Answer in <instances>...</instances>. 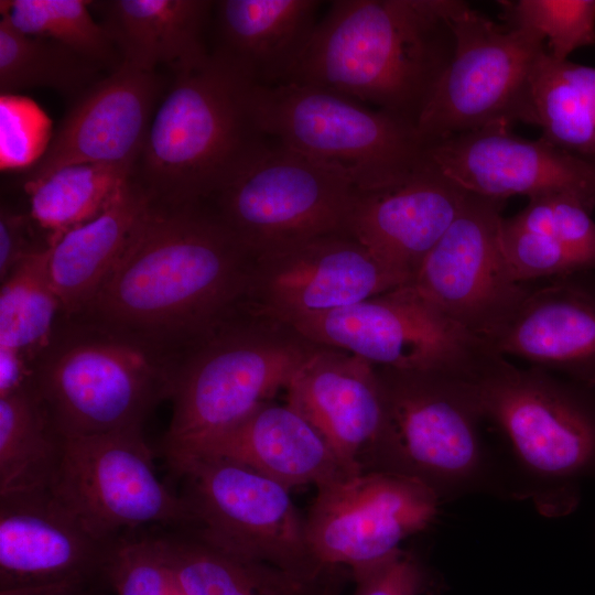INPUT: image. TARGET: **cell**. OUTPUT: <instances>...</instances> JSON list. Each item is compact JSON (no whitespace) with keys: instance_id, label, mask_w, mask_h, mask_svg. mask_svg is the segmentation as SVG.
Wrapping results in <instances>:
<instances>
[{"instance_id":"43","label":"cell","mask_w":595,"mask_h":595,"mask_svg":"<svg viewBox=\"0 0 595 595\" xmlns=\"http://www.w3.org/2000/svg\"><path fill=\"white\" fill-rule=\"evenodd\" d=\"M591 160L594 161V163H595V158H593V159H591Z\"/></svg>"},{"instance_id":"33","label":"cell","mask_w":595,"mask_h":595,"mask_svg":"<svg viewBox=\"0 0 595 595\" xmlns=\"http://www.w3.org/2000/svg\"><path fill=\"white\" fill-rule=\"evenodd\" d=\"M1 17L21 33L56 41L110 72L122 61L110 35L84 0L1 1Z\"/></svg>"},{"instance_id":"10","label":"cell","mask_w":595,"mask_h":595,"mask_svg":"<svg viewBox=\"0 0 595 595\" xmlns=\"http://www.w3.org/2000/svg\"><path fill=\"white\" fill-rule=\"evenodd\" d=\"M167 462L185 482L181 496L192 520L186 531L231 554L306 580L343 569H325L316 561L305 518L286 487L224 458L184 456Z\"/></svg>"},{"instance_id":"16","label":"cell","mask_w":595,"mask_h":595,"mask_svg":"<svg viewBox=\"0 0 595 595\" xmlns=\"http://www.w3.org/2000/svg\"><path fill=\"white\" fill-rule=\"evenodd\" d=\"M405 284L346 235L292 242L253 259L242 309L283 323L348 306Z\"/></svg>"},{"instance_id":"11","label":"cell","mask_w":595,"mask_h":595,"mask_svg":"<svg viewBox=\"0 0 595 595\" xmlns=\"http://www.w3.org/2000/svg\"><path fill=\"white\" fill-rule=\"evenodd\" d=\"M359 192L343 170L269 139L208 202L255 258L292 242L346 235Z\"/></svg>"},{"instance_id":"30","label":"cell","mask_w":595,"mask_h":595,"mask_svg":"<svg viewBox=\"0 0 595 595\" xmlns=\"http://www.w3.org/2000/svg\"><path fill=\"white\" fill-rule=\"evenodd\" d=\"M132 175L118 165L76 163L23 185L30 216L52 246L66 231L102 213Z\"/></svg>"},{"instance_id":"23","label":"cell","mask_w":595,"mask_h":595,"mask_svg":"<svg viewBox=\"0 0 595 595\" xmlns=\"http://www.w3.org/2000/svg\"><path fill=\"white\" fill-rule=\"evenodd\" d=\"M165 458L228 459L288 489L324 485L347 474L317 431L288 403L267 401L229 428L193 444L163 451Z\"/></svg>"},{"instance_id":"32","label":"cell","mask_w":595,"mask_h":595,"mask_svg":"<svg viewBox=\"0 0 595 595\" xmlns=\"http://www.w3.org/2000/svg\"><path fill=\"white\" fill-rule=\"evenodd\" d=\"M102 71L56 41L19 32L1 17V95L43 87L76 99L104 77Z\"/></svg>"},{"instance_id":"27","label":"cell","mask_w":595,"mask_h":595,"mask_svg":"<svg viewBox=\"0 0 595 595\" xmlns=\"http://www.w3.org/2000/svg\"><path fill=\"white\" fill-rule=\"evenodd\" d=\"M166 567L184 595H340L350 580L340 569L306 580L221 550L190 531L161 534Z\"/></svg>"},{"instance_id":"1","label":"cell","mask_w":595,"mask_h":595,"mask_svg":"<svg viewBox=\"0 0 595 595\" xmlns=\"http://www.w3.org/2000/svg\"><path fill=\"white\" fill-rule=\"evenodd\" d=\"M253 256L210 202L151 203L78 316L180 353L242 310Z\"/></svg>"},{"instance_id":"28","label":"cell","mask_w":595,"mask_h":595,"mask_svg":"<svg viewBox=\"0 0 595 595\" xmlns=\"http://www.w3.org/2000/svg\"><path fill=\"white\" fill-rule=\"evenodd\" d=\"M62 442L35 388L0 398V496L51 489Z\"/></svg>"},{"instance_id":"25","label":"cell","mask_w":595,"mask_h":595,"mask_svg":"<svg viewBox=\"0 0 595 595\" xmlns=\"http://www.w3.org/2000/svg\"><path fill=\"white\" fill-rule=\"evenodd\" d=\"M214 4L209 0L93 1L122 63L145 72L166 66L173 75L210 58L205 34Z\"/></svg>"},{"instance_id":"24","label":"cell","mask_w":595,"mask_h":595,"mask_svg":"<svg viewBox=\"0 0 595 595\" xmlns=\"http://www.w3.org/2000/svg\"><path fill=\"white\" fill-rule=\"evenodd\" d=\"M318 0L215 1L210 54L255 86L286 80L318 22Z\"/></svg>"},{"instance_id":"21","label":"cell","mask_w":595,"mask_h":595,"mask_svg":"<svg viewBox=\"0 0 595 595\" xmlns=\"http://www.w3.org/2000/svg\"><path fill=\"white\" fill-rule=\"evenodd\" d=\"M576 277L530 283L517 310L486 344L508 359L595 390V288Z\"/></svg>"},{"instance_id":"20","label":"cell","mask_w":595,"mask_h":595,"mask_svg":"<svg viewBox=\"0 0 595 595\" xmlns=\"http://www.w3.org/2000/svg\"><path fill=\"white\" fill-rule=\"evenodd\" d=\"M286 394V403L317 431L347 474L368 470L385 420L372 364L318 345L291 378Z\"/></svg>"},{"instance_id":"14","label":"cell","mask_w":595,"mask_h":595,"mask_svg":"<svg viewBox=\"0 0 595 595\" xmlns=\"http://www.w3.org/2000/svg\"><path fill=\"white\" fill-rule=\"evenodd\" d=\"M316 488L304 516L310 549L323 567L349 573L393 555L440 510L432 488L397 473L344 475Z\"/></svg>"},{"instance_id":"34","label":"cell","mask_w":595,"mask_h":595,"mask_svg":"<svg viewBox=\"0 0 595 595\" xmlns=\"http://www.w3.org/2000/svg\"><path fill=\"white\" fill-rule=\"evenodd\" d=\"M499 6L506 25L542 35L554 60L566 61L577 48L595 44V0H517Z\"/></svg>"},{"instance_id":"37","label":"cell","mask_w":595,"mask_h":595,"mask_svg":"<svg viewBox=\"0 0 595 595\" xmlns=\"http://www.w3.org/2000/svg\"><path fill=\"white\" fill-rule=\"evenodd\" d=\"M501 245L509 269L519 283L530 284L594 269L581 255L542 234L501 223Z\"/></svg>"},{"instance_id":"6","label":"cell","mask_w":595,"mask_h":595,"mask_svg":"<svg viewBox=\"0 0 595 595\" xmlns=\"http://www.w3.org/2000/svg\"><path fill=\"white\" fill-rule=\"evenodd\" d=\"M484 420L507 441L544 515L554 496L595 470L594 389L536 367H519L490 348L472 372Z\"/></svg>"},{"instance_id":"18","label":"cell","mask_w":595,"mask_h":595,"mask_svg":"<svg viewBox=\"0 0 595 595\" xmlns=\"http://www.w3.org/2000/svg\"><path fill=\"white\" fill-rule=\"evenodd\" d=\"M429 161L463 191L505 201L566 194L595 207V163L543 138L528 140L504 125L452 136L428 145Z\"/></svg>"},{"instance_id":"35","label":"cell","mask_w":595,"mask_h":595,"mask_svg":"<svg viewBox=\"0 0 595 595\" xmlns=\"http://www.w3.org/2000/svg\"><path fill=\"white\" fill-rule=\"evenodd\" d=\"M591 212L571 195L550 194L529 198L522 210L505 219L512 227L558 240L595 268V221Z\"/></svg>"},{"instance_id":"26","label":"cell","mask_w":595,"mask_h":595,"mask_svg":"<svg viewBox=\"0 0 595 595\" xmlns=\"http://www.w3.org/2000/svg\"><path fill=\"white\" fill-rule=\"evenodd\" d=\"M150 204L130 177L108 207L61 236L51 247L52 285L65 318L80 315L122 256Z\"/></svg>"},{"instance_id":"36","label":"cell","mask_w":595,"mask_h":595,"mask_svg":"<svg viewBox=\"0 0 595 595\" xmlns=\"http://www.w3.org/2000/svg\"><path fill=\"white\" fill-rule=\"evenodd\" d=\"M104 577L115 595H166L169 572L160 537L128 532L115 539Z\"/></svg>"},{"instance_id":"17","label":"cell","mask_w":595,"mask_h":595,"mask_svg":"<svg viewBox=\"0 0 595 595\" xmlns=\"http://www.w3.org/2000/svg\"><path fill=\"white\" fill-rule=\"evenodd\" d=\"M110 543L95 537L50 489L2 495L0 595L85 589L104 576Z\"/></svg>"},{"instance_id":"41","label":"cell","mask_w":595,"mask_h":595,"mask_svg":"<svg viewBox=\"0 0 595 595\" xmlns=\"http://www.w3.org/2000/svg\"><path fill=\"white\" fill-rule=\"evenodd\" d=\"M169 572V570H167ZM166 595H184L180 588L176 586V584L174 583V581L172 580L171 575H170V572H169V583H167V591H166Z\"/></svg>"},{"instance_id":"4","label":"cell","mask_w":595,"mask_h":595,"mask_svg":"<svg viewBox=\"0 0 595 595\" xmlns=\"http://www.w3.org/2000/svg\"><path fill=\"white\" fill-rule=\"evenodd\" d=\"M178 353L83 318L60 321L34 387L61 436L142 429L172 390Z\"/></svg>"},{"instance_id":"29","label":"cell","mask_w":595,"mask_h":595,"mask_svg":"<svg viewBox=\"0 0 595 595\" xmlns=\"http://www.w3.org/2000/svg\"><path fill=\"white\" fill-rule=\"evenodd\" d=\"M534 126L551 144L595 158V67L542 54L532 76Z\"/></svg>"},{"instance_id":"22","label":"cell","mask_w":595,"mask_h":595,"mask_svg":"<svg viewBox=\"0 0 595 595\" xmlns=\"http://www.w3.org/2000/svg\"><path fill=\"white\" fill-rule=\"evenodd\" d=\"M467 194L428 159L420 171L400 185L359 192L346 235L407 284L455 220Z\"/></svg>"},{"instance_id":"13","label":"cell","mask_w":595,"mask_h":595,"mask_svg":"<svg viewBox=\"0 0 595 595\" xmlns=\"http://www.w3.org/2000/svg\"><path fill=\"white\" fill-rule=\"evenodd\" d=\"M285 324L310 342L393 369L472 372L486 343L457 326L409 284Z\"/></svg>"},{"instance_id":"2","label":"cell","mask_w":595,"mask_h":595,"mask_svg":"<svg viewBox=\"0 0 595 595\" xmlns=\"http://www.w3.org/2000/svg\"><path fill=\"white\" fill-rule=\"evenodd\" d=\"M461 0H335L284 83L316 85L413 122L454 52Z\"/></svg>"},{"instance_id":"5","label":"cell","mask_w":595,"mask_h":595,"mask_svg":"<svg viewBox=\"0 0 595 595\" xmlns=\"http://www.w3.org/2000/svg\"><path fill=\"white\" fill-rule=\"evenodd\" d=\"M317 347L246 310L193 342L178 354L163 451L214 435L271 401Z\"/></svg>"},{"instance_id":"40","label":"cell","mask_w":595,"mask_h":595,"mask_svg":"<svg viewBox=\"0 0 595 595\" xmlns=\"http://www.w3.org/2000/svg\"><path fill=\"white\" fill-rule=\"evenodd\" d=\"M30 214L14 212L7 206L0 210V279L1 282L25 258L48 247L34 240Z\"/></svg>"},{"instance_id":"3","label":"cell","mask_w":595,"mask_h":595,"mask_svg":"<svg viewBox=\"0 0 595 595\" xmlns=\"http://www.w3.org/2000/svg\"><path fill=\"white\" fill-rule=\"evenodd\" d=\"M253 87L212 54L204 65L173 76L131 175L151 203L210 201L266 145Z\"/></svg>"},{"instance_id":"8","label":"cell","mask_w":595,"mask_h":595,"mask_svg":"<svg viewBox=\"0 0 595 595\" xmlns=\"http://www.w3.org/2000/svg\"><path fill=\"white\" fill-rule=\"evenodd\" d=\"M375 367L385 420L368 472L415 478L441 498L476 484L486 458L472 372Z\"/></svg>"},{"instance_id":"7","label":"cell","mask_w":595,"mask_h":595,"mask_svg":"<svg viewBox=\"0 0 595 595\" xmlns=\"http://www.w3.org/2000/svg\"><path fill=\"white\" fill-rule=\"evenodd\" d=\"M251 102L268 139L343 170L360 192L400 185L428 162L415 122L334 90L255 86Z\"/></svg>"},{"instance_id":"15","label":"cell","mask_w":595,"mask_h":595,"mask_svg":"<svg viewBox=\"0 0 595 595\" xmlns=\"http://www.w3.org/2000/svg\"><path fill=\"white\" fill-rule=\"evenodd\" d=\"M504 202L468 193L455 220L407 283L485 343L513 314L529 288L516 281L504 253Z\"/></svg>"},{"instance_id":"42","label":"cell","mask_w":595,"mask_h":595,"mask_svg":"<svg viewBox=\"0 0 595 595\" xmlns=\"http://www.w3.org/2000/svg\"><path fill=\"white\" fill-rule=\"evenodd\" d=\"M58 595H91V594L89 592H87L86 588H85V589L71 592V593L58 594Z\"/></svg>"},{"instance_id":"31","label":"cell","mask_w":595,"mask_h":595,"mask_svg":"<svg viewBox=\"0 0 595 595\" xmlns=\"http://www.w3.org/2000/svg\"><path fill=\"white\" fill-rule=\"evenodd\" d=\"M50 253L48 246L25 258L0 290V349L17 351L34 366L63 316L50 277Z\"/></svg>"},{"instance_id":"38","label":"cell","mask_w":595,"mask_h":595,"mask_svg":"<svg viewBox=\"0 0 595 595\" xmlns=\"http://www.w3.org/2000/svg\"><path fill=\"white\" fill-rule=\"evenodd\" d=\"M353 595H426L434 581L425 563L410 550L400 549L388 559L350 572Z\"/></svg>"},{"instance_id":"9","label":"cell","mask_w":595,"mask_h":595,"mask_svg":"<svg viewBox=\"0 0 595 595\" xmlns=\"http://www.w3.org/2000/svg\"><path fill=\"white\" fill-rule=\"evenodd\" d=\"M453 56L416 121L430 145L488 126H534L532 76L544 37L500 25L462 1L452 18Z\"/></svg>"},{"instance_id":"39","label":"cell","mask_w":595,"mask_h":595,"mask_svg":"<svg viewBox=\"0 0 595 595\" xmlns=\"http://www.w3.org/2000/svg\"><path fill=\"white\" fill-rule=\"evenodd\" d=\"M1 165L14 167L29 164L40 155L45 140L46 119L29 100L1 95Z\"/></svg>"},{"instance_id":"19","label":"cell","mask_w":595,"mask_h":595,"mask_svg":"<svg viewBox=\"0 0 595 595\" xmlns=\"http://www.w3.org/2000/svg\"><path fill=\"white\" fill-rule=\"evenodd\" d=\"M164 88L158 72L121 63L75 99L44 153L24 173L23 185L76 163L133 171Z\"/></svg>"},{"instance_id":"12","label":"cell","mask_w":595,"mask_h":595,"mask_svg":"<svg viewBox=\"0 0 595 595\" xmlns=\"http://www.w3.org/2000/svg\"><path fill=\"white\" fill-rule=\"evenodd\" d=\"M62 437L50 490L95 537L110 543L149 524L191 527L184 499L154 470L142 429Z\"/></svg>"}]
</instances>
